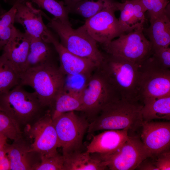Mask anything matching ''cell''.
<instances>
[{"label": "cell", "instance_id": "cell-30", "mask_svg": "<svg viewBox=\"0 0 170 170\" xmlns=\"http://www.w3.org/2000/svg\"><path fill=\"white\" fill-rule=\"evenodd\" d=\"M91 74L65 75L63 89L68 92L80 95Z\"/></svg>", "mask_w": 170, "mask_h": 170}, {"label": "cell", "instance_id": "cell-15", "mask_svg": "<svg viewBox=\"0 0 170 170\" xmlns=\"http://www.w3.org/2000/svg\"><path fill=\"white\" fill-rule=\"evenodd\" d=\"M31 38L25 32L15 28L3 49L1 55L14 67L19 74L24 70L29 52Z\"/></svg>", "mask_w": 170, "mask_h": 170}, {"label": "cell", "instance_id": "cell-11", "mask_svg": "<svg viewBox=\"0 0 170 170\" xmlns=\"http://www.w3.org/2000/svg\"><path fill=\"white\" fill-rule=\"evenodd\" d=\"M11 3L15 8V23L21 25L25 32L31 38H40L51 43L57 38L44 24V13L34 7L32 3L25 0H13Z\"/></svg>", "mask_w": 170, "mask_h": 170}, {"label": "cell", "instance_id": "cell-2", "mask_svg": "<svg viewBox=\"0 0 170 170\" xmlns=\"http://www.w3.org/2000/svg\"><path fill=\"white\" fill-rule=\"evenodd\" d=\"M139 65L123 58L107 54L98 67L121 99L140 100Z\"/></svg>", "mask_w": 170, "mask_h": 170}, {"label": "cell", "instance_id": "cell-8", "mask_svg": "<svg viewBox=\"0 0 170 170\" xmlns=\"http://www.w3.org/2000/svg\"><path fill=\"white\" fill-rule=\"evenodd\" d=\"M53 121L62 155L81 151L83 137L89 125L88 121L74 111L63 113Z\"/></svg>", "mask_w": 170, "mask_h": 170}, {"label": "cell", "instance_id": "cell-33", "mask_svg": "<svg viewBox=\"0 0 170 170\" xmlns=\"http://www.w3.org/2000/svg\"><path fill=\"white\" fill-rule=\"evenodd\" d=\"M152 56L161 66L170 69V48L169 47L154 51Z\"/></svg>", "mask_w": 170, "mask_h": 170}, {"label": "cell", "instance_id": "cell-41", "mask_svg": "<svg viewBox=\"0 0 170 170\" xmlns=\"http://www.w3.org/2000/svg\"><path fill=\"white\" fill-rule=\"evenodd\" d=\"M1 5L0 4V6Z\"/></svg>", "mask_w": 170, "mask_h": 170}, {"label": "cell", "instance_id": "cell-35", "mask_svg": "<svg viewBox=\"0 0 170 170\" xmlns=\"http://www.w3.org/2000/svg\"><path fill=\"white\" fill-rule=\"evenodd\" d=\"M134 15L137 23L140 26H143L146 19L144 13L147 11L140 0H133Z\"/></svg>", "mask_w": 170, "mask_h": 170}, {"label": "cell", "instance_id": "cell-18", "mask_svg": "<svg viewBox=\"0 0 170 170\" xmlns=\"http://www.w3.org/2000/svg\"><path fill=\"white\" fill-rule=\"evenodd\" d=\"M170 7L169 3L162 13L150 22L148 28H144L152 44L153 52L168 47L170 44Z\"/></svg>", "mask_w": 170, "mask_h": 170}, {"label": "cell", "instance_id": "cell-19", "mask_svg": "<svg viewBox=\"0 0 170 170\" xmlns=\"http://www.w3.org/2000/svg\"><path fill=\"white\" fill-rule=\"evenodd\" d=\"M56 52L52 43L40 38H31L29 52L23 72L28 69L46 64H56L54 55Z\"/></svg>", "mask_w": 170, "mask_h": 170}, {"label": "cell", "instance_id": "cell-7", "mask_svg": "<svg viewBox=\"0 0 170 170\" xmlns=\"http://www.w3.org/2000/svg\"><path fill=\"white\" fill-rule=\"evenodd\" d=\"M144 26L138 28L116 39L102 45L107 54L121 57L140 65L153 54L152 44L143 33Z\"/></svg>", "mask_w": 170, "mask_h": 170}, {"label": "cell", "instance_id": "cell-3", "mask_svg": "<svg viewBox=\"0 0 170 170\" xmlns=\"http://www.w3.org/2000/svg\"><path fill=\"white\" fill-rule=\"evenodd\" d=\"M19 75L20 85L31 87L41 105L52 109L56 97L63 89L65 76L56 64L30 68Z\"/></svg>", "mask_w": 170, "mask_h": 170}, {"label": "cell", "instance_id": "cell-22", "mask_svg": "<svg viewBox=\"0 0 170 170\" xmlns=\"http://www.w3.org/2000/svg\"><path fill=\"white\" fill-rule=\"evenodd\" d=\"M143 121L155 119L170 120V95L153 99L143 102Z\"/></svg>", "mask_w": 170, "mask_h": 170}, {"label": "cell", "instance_id": "cell-23", "mask_svg": "<svg viewBox=\"0 0 170 170\" xmlns=\"http://www.w3.org/2000/svg\"><path fill=\"white\" fill-rule=\"evenodd\" d=\"M52 110L53 120L68 112H82V104L80 95L66 92L63 89L56 97Z\"/></svg>", "mask_w": 170, "mask_h": 170}, {"label": "cell", "instance_id": "cell-34", "mask_svg": "<svg viewBox=\"0 0 170 170\" xmlns=\"http://www.w3.org/2000/svg\"><path fill=\"white\" fill-rule=\"evenodd\" d=\"M151 157L154 165L158 170H170V150L163 152L157 156Z\"/></svg>", "mask_w": 170, "mask_h": 170}, {"label": "cell", "instance_id": "cell-26", "mask_svg": "<svg viewBox=\"0 0 170 170\" xmlns=\"http://www.w3.org/2000/svg\"><path fill=\"white\" fill-rule=\"evenodd\" d=\"M117 11L120 12L118 19L119 25L125 33H128L140 26L136 23L134 15L133 0H122V3L115 2Z\"/></svg>", "mask_w": 170, "mask_h": 170}, {"label": "cell", "instance_id": "cell-13", "mask_svg": "<svg viewBox=\"0 0 170 170\" xmlns=\"http://www.w3.org/2000/svg\"><path fill=\"white\" fill-rule=\"evenodd\" d=\"M30 128V137L34 139L30 151L40 156H52L58 153L59 147L58 138L51 115L47 114L40 118Z\"/></svg>", "mask_w": 170, "mask_h": 170}, {"label": "cell", "instance_id": "cell-39", "mask_svg": "<svg viewBox=\"0 0 170 170\" xmlns=\"http://www.w3.org/2000/svg\"><path fill=\"white\" fill-rule=\"evenodd\" d=\"M7 138L3 135L0 134V149L3 148L7 144Z\"/></svg>", "mask_w": 170, "mask_h": 170}, {"label": "cell", "instance_id": "cell-32", "mask_svg": "<svg viewBox=\"0 0 170 170\" xmlns=\"http://www.w3.org/2000/svg\"><path fill=\"white\" fill-rule=\"evenodd\" d=\"M140 1L148 12L150 22L162 13L169 3V0H140Z\"/></svg>", "mask_w": 170, "mask_h": 170}, {"label": "cell", "instance_id": "cell-16", "mask_svg": "<svg viewBox=\"0 0 170 170\" xmlns=\"http://www.w3.org/2000/svg\"><path fill=\"white\" fill-rule=\"evenodd\" d=\"M128 129L108 130L97 135H92L86 151L100 155L111 154L119 149L127 140Z\"/></svg>", "mask_w": 170, "mask_h": 170}, {"label": "cell", "instance_id": "cell-5", "mask_svg": "<svg viewBox=\"0 0 170 170\" xmlns=\"http://www.w3.org/2000/svg\"><path fill=\"white\" fill-rule=\"evenodd\" d=\"M18 85L0 95V108L18 126L40 116L45 108L35 92L25 90Z\"/></svg>", "mask_w": 170, "mask_h": 170}, {"label": "cell", "instance_id": "cell-4", "mask_svg": "<svg viewBox=\"0 0 170 170\" xmlns=\"http://www.w3.org/2000/svg\"><path fill=\"white\" fill-rule=\"evenodd\" d=\"M48 20L47 26L60 38L61 44L68 51L80 57L89 60L99 66L105 55L99 49L97 42L87 32L83 25L74 29L71 26L54 18Z\"/></svg>", "mask_w": 170, "mask_h": 170}, {"label": "cell", "instance_id": "cell-25", "mask_svg": "<svg viewBox=\"0 0 170 170\" xmlns=\"http://www.w3.org/2000/svg\"><path fill=\"white\" fill-rule=\"evenodd\" d=\"M36 4L53 15L62 23L71 25L68 17L70 10L64 1L58 0H25Z\"/></svg>", "mask_w": 170, "mask_h": 170}, {"label": "cell", "instance_id": "cell-6", "mask_svg": "<svg viewBox=\"0 0 170 170\" xmlns=\"http://www.w3.org/2000/svg\"><path fill=\"white\" fill-rule=\"evenodd\" d=\"M82 111L93 120L108 104L121 99L116 90L98 67L90 76L80 95Z\"/></svg>", "mask_w": 170, "mask_h": 170}, {"label": "cell", "instance_id": "cell-12", "mask_svg": "<svg viewBox=\"0 0 170 170\" xmlns=\"http://www.w3.org/2000/svg\"><path fill=\"white\" fill-rule=\"evenodd\" d=\"M115 1L93 16L86 19L83 25L87 32L102 45L125 34L115 12L117 11Z\"/></svg>", "mask_w": 170, "mask_h": 170}, {"label": "cell", "instance_id": "cell-1", "mask_svg": "<svg viewBox=\"0 0 170 170\" xmlns=\"http://www.w3.org/2000/svg\"><path fill=\"white\" fill-rule=\"evenodd\" d=\"M140 101L119 99L107 104L89 123V136L95 132L103 130H122L127 128L135 131L142 126L143 119Z\"/></svg>", "mask_w": 170, "mask_h": 170}, {"label": "cell", "instance_id": "cell-40", "mask_svg": "<svg viewBox=\"0 0 170 170\" xmlns=\"http://www.w3.org/2000/svg\"><path fill=\"white\" fill-rule=\"evenodd\" d=\"M1 7H0V11L1 10Z\"/></svg>", "mask_w": 170, "mask_h": 170}, {"label": "cell", "instance_id": "cell-21", "mask_svg": "<svg viewBox=\"0 0 170 170\" xmlns=\"http://www.w3.org/2000/svg\"><path fill=\"white\" fill-rule=\"evenodd\" d=\"M6 154L10 163L11 170H33L34 165L31 163L30 147L21 139L14 141L11 144L5 145Z\"/></svg>", "mask_w": 170, "mask_h": 170}, {"label": "cell", "instance_id": "cell-36", "mask_svg": "<svg viewBox=\"0 0 170 170\" xmlns=\"http://www.w3.org/2000/svg\"><path fill=\"white\" fill-rule=\"evenodd\" d=\"M141 170H158L153 163L152 158L150 157L143 161L136 168Z\"/></svg>", "mask_w": 170, "mask_h": 170}, {"label": "cell", "instance_id": "cell-38", "mask_svg": "<svg viewBox=\"0 0 170 170\" xmlns=\"http://www.w3.org/2000/svg\"><path fill=\"white\" fill-rule=\"evenodd\" d=\"M82 0H64L66 5L69 8L70 12L71 9L78 3Z\"/></svg>", "mask_w": 170, "mask_h": 170}, {"label": "cell", "instance_id": "cell-14", "mask_svg": "<svg viewBox=\"0 0 170 170\" xmlns=\"http://www.w3.org/2000/svg\"><path fill=\"white\" fill-rule=\"evenodd\" d=\"M140 138L144 146L154 157L169 150L170 122L143 121Z\"/></svg>", "mask_w": 170, "mask_h": 170}, {"label": "cell", "instance_id": "cell-9", "mask_svg": "<svg viewBox=\"0 0 170 170\" xmlns=\"http://www.w3.org/2000/svg\"><path fill=\"white\" fill-rule=\"evenodd\" d=\"M140 97L142 102L170 95V69L160 65L151 55L139 65Z\"/></svg>", "mask_w": 170, "mask_h": 170}, {"label": "cell", "instance_id": "cell-29", "mask_svg": "<svg viewBox=\"0 0 170 170\" xmlns=\"http://www.w3.org/2000/svg\"><path fill=\"white\" fill-rule=\"evenodd\" d=\"M0 134L14 141L21 139V133L18 126L0 108Z\"/></svg>", "mask_w": 170, "mask_h": 170}, {"label": "cell", "instance_id": "cell-28", "mask_svg": "<svg viewBox=\"0 0 170 170\" xmlns=\"http://www.w3.org/2000/svg\"><path fill=\"white\" fill-rule=\"evenodd\" d=\"M113 1V0H82L77 3L70 11L87 19L96 14Z\"/></svg>", "mask_w": 170, "mask_h": 170}, {"label": "cell", "instance_id": "cell-37", "mask_svg": "<svg viewBox=\"0 0 170 170\" xmlns=\"http://www.w3.org/2000/svg\"><path fill=\"white\" fill-rule=\"evenodd\" d=\"M10 163L7 156L0 161V170H10Z\"/></svg>", "mask_w": 170, "mask_h": 170}, {"label": "cell", "instance_id": "cell-20", "mask_svg": "<svg viewBox=\"0 0 170 170\" xmlns=\"http://www.w3.org/2000/svg\"><path fill=\"white\" fill-rule=\"evenodd\" d=\"M73 152L63 156L64 170H103L108 169L99 155Z\"/></svg>", "mask_w": 170, "mask_h": 170}, {"label": "cell", "instance_id": "cell-17", "mask_svg": "<svg viewBox=\"0 0 170 170\" xmlns=\"http://www.w3.org/2000/svg\"><path fill=\"white\" fill-rule=\"evenodd\" d=\"M58 54L59 68L65 75H91L98 67L92 61L74 54L66 50L57 38L52 43Z\"/></svg>", "mask_w": 170, "mask_h": 170}, {"label": "cell", "instance_id": "cell-10", "mask_svg": "<svg viewBox=\"0 0 170 170\" xmlns=\"http://www.w3.org/2000/svg\"><path fill=\"white\" fill-rule=\"evenodd\" d=\"M99 155L111 170H134L143 161L151 157L139 136H129L120 148L111 154Z\"/></svg>", "mask_w": 170, "mask_h": 170}, {"label": "cell", "instance_id": "cell-27", "mask_svg": "<svg viewBox=\"0 0 170 170\" xmlns=\"http://www.w3.org/2000/svg\"><path fill=\"white\" fill-rule=\"evenodd\" d=\"M8 10L0 11V51L2 50L10 38L15 27L14 26L15 8L12 5Z\"/></svg>", "mask_w": 170, "mask_h": 170}, {"label": "cell", "instance_id": "cell-24", "mask_svg": "<svg viewBox=\"0 0 170 170\" xmlns=\"http://www.w3.org/2000/svg\"><path fill=\"white\" fill-rule=\"evenodd\" d=\"M19 74L11 64L0 56V95L19 85Z\"/></svg>", "mask_w": 170, "mask_h": 170}, {"label": "cell", "instance_id": "cell-31", "mask_svg": "<svg viewBox=\"0 0 170 170\" xmlns=\"http://www.w3.org/2000/svg\"><path fill=\"white\" fill-rule=\"evenodd\" d=\"M41 162L36 164L33 170H64L63 156L58 153L51 156H40Z\"/></svg>", "mask_w": 170, "mask_h": 170}]
</instances>
